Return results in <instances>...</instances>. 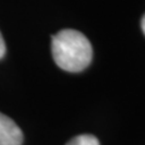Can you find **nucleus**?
Wrapping results in <instances>:
<instances>
[{"mask_svg": "<svg viewBox=\"0 0 145 145\" xmlns=\"http://www.w3.org/2000/svg\"><path fill=\"white\" fill-rule=\"evenodd\" d=\"M52 57L61 69L79 72L86 69L93 57L89 40L74 29H63L52 36Z\"/></svg>", "mask_w": 145, "mask_h": 145, "instance_id": "1", "label": "nucleus"}, {"mask_svg": "<svg viewBox=\"0 0 145 145\" xmlns=\"http://www.w3.org/2000/svg\"><path fill=\"white\" fill-rule=\"evenodd\" d=\"M23 133L15 121L0 112V145H22Z\"/></svg>", "mask_w": 145, "mask_h": 145, "instance_id": "2", "label": "nucleus"}, {"mask_svg": "<svg viewBox=\"0 0 145 145\" xmlns=\"http://www.w3.org/2000/svg\"><path fill=\"white\" fill-rule=\"evenodd\" d=\"M67 145H101L99 140L92 134H80L70 139Z\"/></svg>", "mask_w": 145, "mask_h": 145, "instance_id": "3", "label": "nucleus"}, {"mask_svg": "<svg viewBox=\"0 0 145 145\" xmlns=\"http://www.w3.org/2000/svg\"><path fill=\"white\" fill-rule=\"evenodd\" d=\"M6 52V46H5V41L3 39V35L0 33V58L4 57V54Z\"/></svg>", "mask_w": 145, "mask_h": 145, "instance_id": "4", "label": "nucleus"}, {"mask_svg": "<svg viewBox=\"0 0 145 145\" xmlns=\"http://www.w3.org/2000/svg\"><path fill=\"white\" fill-rule=\"evenodd\" d=\"M142 29H143V33L145 34V15L142 18Z\"/></svg>", "mask_w": 145, "mask_h": 145, "instance_id": "5", "label": "nucleus"}]
</instances>
